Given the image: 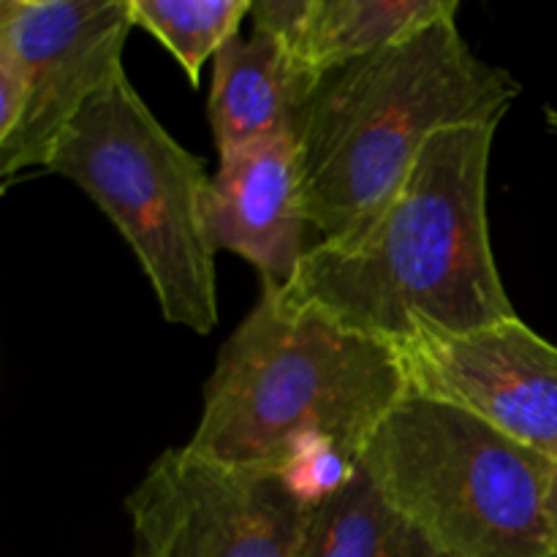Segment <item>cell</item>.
<instances>
[{"mask_svg":"<svg viewBox=\"0 0 557 557\" xmlns=\"http://www.w3.org/2000/svg\"><path fill=\"white\" fill-rule=\"evenodd\" d=\"M495 131L466 125L435 134L359 232L302 256L292 281L277 286L283 302L389 348L517 319L490 245Z\"/></svg>","mask_w":557,"mask_h":557,"instance_id":"cell-1","label":"cell"},{"mask_svg":"<svg viewBox=\"0 0 557 557\" xmlns=\"http://www.w3.org/2000/svg\"><path fill=\"white\" fill-rule=\"evenodd\" d=\"M522 85L441 20L315 76L294 117L310 226L341 243L400 188L441 131L500 125Z\"/></svg>","mask_w":557,"mask_h":557,"instance_id":"cell-2","label":"cell"},{"mask_svg":"<svg viewBox=\"0 0 557 557\" xmlns=\"http://www.w3.org/2000/svg\"><path fill=\"white\" fill-rule=\"evenodd\" d=\"M408 395L395 348L341 330L261 286L205 384L188 446L228 466L277 471L286 451L326 433L359 451Z\"/></svg>","mask_w":557,"mask_h":557,"instance_id":"cell-3","label":"cell"},{"mask_svg":"<svg viewBox=\"0 0 557 557\" xmlns=\"http://www.w3.org/2000/svg\"><path fill=\"white\" fill-rule=\"evenodd\" d=\"M44 172L71 180L109 218L172 326L218 324L215 248L207 237L205 161L185 150L117 74L82 107Z\"/></svg>","mask_w":557,"mask_h":557,"instance_id":"cell-4","label":"cell"},{"mask_svg":"<svg viewBox=\"0 0 557 557\" xmlns=\"http://www.w3.org/2000/svg\"><path fill=\"white\" fill-rule=\"evenodd\" d=\"M555 462L473 413L408 392L362 449L386 506L444 557H557Z\"/></svg>","mask_w":557,"mask_h":557,"instance_id":"cell-5","label":"cell"},{"mask_svg":"<svg viewBox=\"0 0 557 557\" xmlns=\"http://www.w3.org/2000/svg\"><path fill=\"white\" fill-rule=\"evenodd\" d=\"M128 0L0 3V177L47 169L87 101L123 74Z\"/></svg>","mask_w":557,"mask_h":557,"instance_id":"cell-6","label":"cell"},{"mask_svg":"<svg viewBox=\"0 0 557 557\" xmlns=\"http://www.w3.org/2000/svg\"><path fill=\"white\" fill-rule=\"evenodd\" d=\"M125 511L134 557H299L310 520L277 471L210 460L188 444L156 457Z\"/></svg>","mask_w":557,"mask_h":557,"instance_id":"cell-7","label":"cell"},{"mask_svg":"<svg viewBox=\"0 0 557 557\" xmlns=\"http://www.w3.org/2000/svg\"><path fill=\"white\" fill-rule=\"evenodd\" d=\"M411 395L473 413L557 462V346L517 315L395 348Z\"/></svg>","mask_w":557,"mask_h":557,"instance_id":"cell-8","label":"cell"},{"mask_svg":"<svg viewBox=\"0 0 557 557\" xmlns=\"http://www.w3.org/2000/svg\"><path fill=\"white\" fill-rule=\"evenodd\" d=\"M207 190V237L212 248L256 267L261 286H286L308 253L310 226L294 134L221 152Z\"/></svg>","mask_w":557,"mask_h":557,"instance_id":"cell-9","label":"cell"},{"mask_svg":"<svg viewBox=\"0 0 557 557\" xmlns=\"http://www.w3.org/2000/svg\"><path fill=\"white\" fill-rule=\"evenodd\" d=\"M313 82L270 33L234 36L218 52L207 101L218 156L294 134V117Z\"/></svg>","mask_w":557,"mask_h":557,"instance_id":"cell-10","label":"cell"},{"mask_svg":"<svg viewBox=\"0 0 557 557\" xmlns=\"http://www.w3.org/2000/svg\"><path fill=\"white\" fill-rule=\"evenodd\" d=\"M460 11L457 0H310L294 60L310 76L373 54Z\"/></svg>","mask_w":557,"mask_h":557,"instance_id":"cell-11","label":"cell"},{"mask_svg":"<svg viewBox=\"0 0 557 557\" xmlns=\"http://www.w3.org/2000/svg\"><path fill=\"white\" fill-rule=\"evenodd\" d=\"M299 557H444L403 520L364 473L321 509L310 511Z\"/></svg>","mask_w":557,"mask_h":557,"instance_id":"cell-12","label":"cell"},{"mask_svg":"<svg viewBox=\"0 0 557 557\" xmlns=\"http://www.w3.org/2000/svg\"><path fill=\"white\" fill-rule=\"evenodd\" d=\"M134 27L150 33L199 85L207 60L239 36V25L253 11V0H128Z\"/></svg>","mask_w":557,"mask_h":557,"instance_id":"cell-13","label":"cell"},{"mask_svg":"<svg viewBox=\"0 0 557 557\" xmlns=\"http://www.w3.org/2000/svg\"><path fill=\"white\" fill-rule=\"evenodd\" d=\"M288 493L305 509H321L346 493L362 473V455L326 433L299 438L277 466Z\"/></svg>","mask_w":557,"mask_h":557,"instance_id":"cell-14","label":"cell"},{"mask_svg":"<svg viewBox=\"0 0 557 557\" xmlns=\"http://www.w3.org/2000/svg\"><path fill=\"white\" fill-rule=\"evenodd\" d=\"M547 515H549V525H553V539H555V549H557V462L553 479H549V495H547Z\"/></svg>","mask_w":557,"mask_h":557,"instance_id":"cell-15","label":"cell"},{"mask_svg":"<svg viewBox=\"0 0 557 557\" xmlns=\"http://www.w3.org/2000/svg\"><path fill=\"white\" fill-rule=\"evenodd\" d=\"M547 125H549V131L557 136V109L555 107H547Z\"/></svg>","mask_w":557,"mask_h":557,"instance_id":"cell-16","label":"cell"}]
</instances>
